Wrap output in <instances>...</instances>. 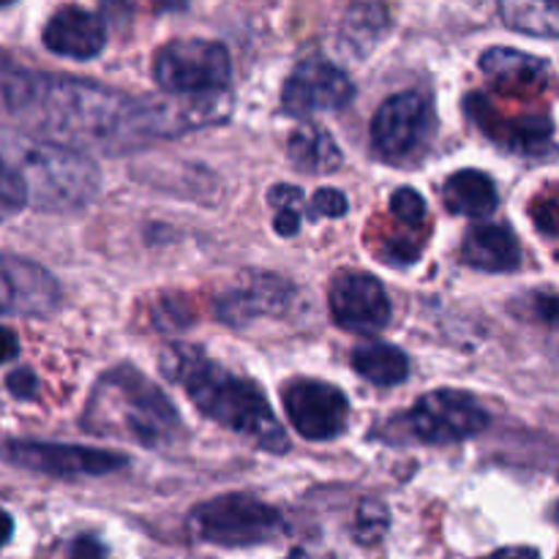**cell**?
Instances as JSON below:
<instances>
[{
	"mask_svg": "<svg viewBox=\"0 0 559 559\" xmlns=\"http://www.w3.org/2000/svg\"><path fill=\"white\" fill-rule=\"evenodd\" d=\"M271 205L276 207V218L273 227L284 238H293L300 229V205H304V194L295 186H273L271 189Z\"/></svg>",
	"mask_w": 559,
	"mask_h": 559,
	"instance_id": "603a6c76",
	"label": "cell"
},
{
	"mask_svg": "<svg viewBox=\"0 0 559 559\" xmlns=\"http://www.w3.org/2000/svg\"><path fill=\"white\" fill-rule=\"evenodd\" d=\"M60 306V287L49 271L22 257L0 254V314L47 317Z\"/></svg>",
	"mask_w": 559,
	"mask_h": 559,
	"instance_id": "7c38bea8",
	"label": "cell"
},
{
	"mask_svg": "<svg viewBox=\"0 0 559 559\" xmlns=\"http://www.w3.org/2000/svg\"><path fill=\"white\" fill-rule=\"evenodd\" d=\"M480 69L500 87H533V91H538L549 82V66L544 58L508 47H495L484 52Z\"/></svg>",
	"mask_w": 559,
	"mask_h": 559,
	"instance_id": "e0dca14e",
	"label": "cell"
},
{
	"mask_svg": "<svg viewBox=\"0 0 559 559\" xmlns=\"http://www.w3.org/2000/svg\"><path fill=\"white\" fill-rule=\"evenodd\" d=\"M11 530H14V522H11V516L5 511H0V549H3L5 544H9L11 538Z\"/></svg>",
	"mask_w": 559,
	"mask_h": 559,
	"instance_id": "1f68e13d",
	"label": "cell"
},
{
	"mask_svg": "<svg viewBox=\"0 0 559 559\" xmlns=\"http://www.w3.org/2000/svg\"><path fill=\"white\" fill-rule=\"evenodd\" d=\"M153 76L175 96H200L224 91L233 76V63L224 44L207 38H178L156 55Z\"/></svg>",
	"mask_w": 559,
	"mask_h": 559,
	"instance_id": "8992f818",
	"label": "cell"
},
{
	"mask_svg": "<svg viewBox=\"0 0 559 559\" xmlns=\"http://www.w3.org/2000/svg\"><path fill=\"white\" fill-rule=\"evenodd\" d=\"M331 314L344 331L377 333L391 322V300L369 273H342L331 287Z\"/></svg>",
	"mask_w": 559,
	"mask_h": 559,
	"instance_id": "4fadbf2b",
	"label": "cell"
},
{
	"mask_svg": "<svg viewBox=\"0 0 559 559\" xmlns=\"http://www.w3.org/2000/svg\"><path fill=\"white\" fill-rule=\"evenodd\" d=\"M227 96L200 93L189 102L131 98L112 87L69 76L31 74L11 66L0 76V112L36 126L69 147L131 151L136 145L211 126L227 115Z\"/></svg>",
	"mask_w": 559,
	"mask_h": 559,
	"instance_id": "6da1fadb",
	"label": "cell"
},
{
	"mask_svg": "<svg viewBox=\"0 0 559 559\" xmlns=\"http://www.w3.org/2000/svg\"><path fill=\"white\" fill-rule=\"evenodd\" d=\"M16 353H20L16 336L9 331V328H0V364H9V360H14Z\"/></svg>",
	"mask_w": 559,
	"mask_h": 559,
	"instance_id": "83f0119b",
	"label": "cell"
},
{
	"mask_svg": "<svg viewBox=\"0 0 559 559\" xmlns=\"http://www.w3.org/2000/svg\"><path fill=\"white\" fill-rule=\"evenodd\" d=\"M442 200L451 213L473 218L491 216L500 205L495 180L480 169H459L456 175H451L445 191H442Z\"/></svg>",
	"mask_w": 559,
	"mask_h": 559,
	"instance_id": "ac0fdd59",
	"label": "cell"
},
{
	"mask_svg": "<svg viewBox=\"0 0 559 559\" xmlns=\"http://www.w3.org/2000/svg\"><path fill=\"white\" fill-rule=\"evenodd\" d=\"M391 211L393 216L402 218L404 224L418 227V224L426 218V202L415 189H399L396 194L391 197Z\"/></svg>",
	"mask_w": 559,
	"mask_h": 559,
	"instance_id": "d4e9b609",
	"label": "cell"
},
{
	"mask_svg": "<svg viewBox=\"0 0 559 559\" xmlns=\"http://www.w3.org/2000/svg\"><path fill=\"white\" fill-rule=\"evenodd\" d=\"M9 66H11V60L5 58V55H0V74H3V71L9 69Z\"/></svg>",
	"mask_w": 559,
	"mask_h": 559,
	"instance_id": "d6a6232c",
	"label": "cell"
},
{
	"mask_svg": "<svg viewBox=\"0 0 559 559\" xmlns=\"http://www.w3.org/2000/svg\"><path fill=\"white\" fill-rule=\"evenodd\" d=\"M0 156L25 183L27 202L44 211L85 207L98 191L96 164L76 147L16 136L5 151H0Z\"/></svg>",
	"mask_w": 559,
	"mask_h": 559,
	"instance_id": "277c9868",
	"label": "cell"
},
{
	"mask_svg": "<svg viewBox=\"0 0 559 559\" xmlns=\"http://www.w3.org/2000/svg\"><path fill=\"white\" fill-rule=\"evenodd\" d=\"M540 213H544V216H535V222H538V227H544V233L551 238V235L557 233V202L549 200Z\"/></svg>",
	"mask_w": 559,
	"mask_h": 559,
	"instance_id": "f546056e",
	"label": "cell"
},
{
	"mask_svg": "<svg viewBox=\"0 0 559 559\" xmlns=\"http://www.w3.org/2000/svg\"><path fill=\"white\" fill-rule=\"evenodd\" d=\"M353 82L338 66L328 63V60H304L289 74L282 91V104L284 112L306 118V115L342 109L353 98Z\"/></svg>",
	"mask_w": 559,
	"mask_h": 559,
	"instance_id": "8fae6325",
	"label": "cell"
},
{
	"mask_svg": "<svg viewBox=\"0 0 559 559\" xmlns=\"http://www.w3.org/2000/svg\"><path fill=\"white\" fill-rule=\"evenodd\" d=\"M293 300V287L271 273H249L238 287L224 293L216 304L218 320L227 325H246L257 317L282 314Z\"/></svg>",
	"mask_w": 559,
	"mask_h": 559,
	"instance_id": "5bb4252c",
	"label": "cell"
},
{
	"mask_svg": "<svg viewBox=\"0 0 559 559\" xmlns=\"http://www.w3.org/2000/svg\"><path fill=\"white\" fill-rule=\"evenodd\" d=\"M388 27V14L377 0H360L349 9L344 22V41L349 44L355 55H366Z\"/></svg>",
	"mask_w": 559,
	"mask_h": 559,
	"instance_id": "7402d4cb",
	"label": "cell"
},
{
	"mask_svg": "<svg viewBox=\"0 0 559 559\" xmlns=\"http://www.w3.org/2000/svg\"><path fill=\"white\" fill-rule=\"evenodd\" d=\"M353 366L364 380L374 382V385H399V382L407 380L409 364L407 355L402 353L393 344L371 342L360 344L353 353Z\"/></svg>",
	"mask_w": 559,
	"mask_h": 559,
	"instance_id": "ffe728a7",
	"label": "cell"
},
{
	"mask_svg": "<svg viewBox=\"0 0 559 559\" xmlns=\"http://www.w3.org/2000/svg\"><path fill=\"white\" fill-rule=\"evenodd\" d=\"M502 20L519 33L540 38H557L559 0H500Z\"/></svg>",
	"mask_w": 559,
	"mask_h": 559,
	"instance_id": "44dd1931",
	"label": "cell"
},
{
	"mask_svg": "<svg viewBox=\"0 0 559 559\" xmlns=\"http://www.w3.org/2000/svg\"><path fill=\"white\" fill-rule=\"evenodd\" d=\"M349 207L347 197L342 194L338 189H320L311 200V216H328V218H338L344 216Z\"/></svg>",
	"mask_w": 559,
	"mask_h": 559,
	"instance_id": "484cf974",
	"label": "cell"
},
{
	"mask_svg": "<svg viewBox=\"0 0 559 559\" xmlns=\"http://www.w3.org/2000/svg\"><path fill=\"white\" fill-rule=\"evenodd\" d=\"M191 533L224 549L260 546L284 533L282 513L249 495H224L202 502L189 516Z\"/></svg>",
	"mask_w": 559,
	"mask_h": 559,
	"instance_id": "5b68a950",
	"label": "cell"
},
{
	"mask_svg": "<svg viewBox=\"0 0 559 559\" xmlns=\"http://www.w3.org/2000/svg\"><path fill=\"white\" fill-rule=\"evenodd\" d=\"M289 162L309 175H328L342 164V151L320 126H298L289 136Z\"/></svg>",
	"mask_w": 559,
	"mask_h": 559,
	"instance_id": "d6986e66",
	"label": "cell"
},
{
	"mask_svg": "<svg viewBox=\"0 0 559 559\" xmlns=\"http://www.w3.org/2000/svg\"><path fill=\"white\" fill-rule=\"evenodd\" d=\"M36 377L31 374V371H14V374L9 377V388H11V393H14V396H20V399H31V396H36Z\"/></svg>",
	"mask_w": 559,
	"mask_h": 559,
	"instance_id": "4316f807",
	"label": "cell"
},
{
	"mask_svg": "<svg viewBox=\"0 0 559 559\" xmlns=\"http://www.w3.org/2000/svg\"><path fill=\"white\" fill-rule=\"evenodd\" d=\"M435 109L420 93L404 91L388 98L371 120V142L377 153L393 164L424 156L435 136Z\"/></svg>",
	"mask_w": 559,
	"mask_h": 559,
	"instance_id": "52a82bcc",
	"label": "cell"
},
{
	"mask_svg": "<svg viewBox=\"0 0 559 559\" xmlns=\"http://www.w3.org/2000/svg\"><path fill=\"white\" fill-rule=\"evenodd\" d=\"M484 559H540V555L535 549H530V546H508V549L495 551V555Z\"/></svg>",
	"mask_w": 559,
	"mask_h": 559,
	"instance_id": "f1b7e54d",
	"label": "cell"
},
{
	"mask_svg": "<svg viewBox=\"0 0 559 559\" xmlns=\"http://www.w3.org/2000/svg\"><path fill=\"white\" fill-rule=\"evenodd\" d=\"M82 426L91 435L118 437L145 448H164L183 431L173 402L131 366H115L87 399Z\"/></svg>",
	"mask_w": 559,
	"mask_h": 559,
	"instance_id": "3957f363",
	"label": "cell"
},
{
	"mask_svg": "<svg viewBox=\"0 0 559 559\" xmlns=\"http://www.w3.org/2000/svg\"><path fill=\"white\" fill-rule=\"evenodd\" d=\"M11 3V0H0V5H9Z\"/></svg>",
	"mask_w": 559,
	"mask_h": 559,
	"instance_id": "836d02e7",
	"label": "cell"
},
{
	"mask_svg": "<svg viewBox=\"0 0 559 559\" xmlns=\"http://www.w3.org/2000/svg\"><path fill=\"white\" fill-rule=\"evenodd\" d=\"M462 257L467 265L478 267V271L506 273L519 267L522 246L506 224H484V227L469 229L462 246Z\"/></svg>",
	"mask_w": 559,
	"mask_h": 559,
	"instance_id": "2e32d148",
	"label": "cell"
},
{
	"mask_svg": "<svg viewBox=\"0 0 559 559\" xmlns=\"http://www.w3.org/2000/svg\"><path fill=\"white\" fill-rule=\"evenodd\" d=\"M69 559H102V551L93 544H87V540H80V544H76V551Z\"/></svg>",
	"mask_w": 559,
	"mask_h": 559,
	"instance_id": "4dcf8cb0",
	"label": "cell"
},
{
	"mask_svg": "<svg viewBox=\"0 0 559 559\" xmlns=\"http://www.w3.org/2000/svg\"><path fill=\"white\" fill-rule=\"evenodd\" d=\"M27 205V191L16 169L0 156V222L16 216Z\"/></svg>",
	"mask_w": 559,
	"mask_h": 559,
	"instance_id": "cb8c5ba5",
	"label": "cell"
},
{
	"mask_svg": "<svg viewBox=\"0 0 559 559\" xmlns=\"http://www.w3.org/2000/svg\"><path fill=\"white\" fill-rule=\"evenodd\" d=\"M162 371L178 382L200 413L218 426L249 437L265 451H287V435L278 426L271 404L249 380L229 374L227 369L207 360L200 349L191 347L167 349L162 355Z\"/></svg>",
	"mask_w": 559,
	"mask_h": 559,
	"instance_id": "7a4b0ae2",
	"label": "cell"
},
{
	"mask_svg": "<svg viewBox=\"0 0 559 559\" xmlns=\"http://www.w3.org/2000/svg\"><path fill=\"white\" fill-rule=\"evenodd\" d=\"M289 424L306 440H333L347 429L349 402L336 385L320 380H293L282 393Z\"/></svg>",
	"mask_w": 559,
	"mask_h": 559,
	"instance_id": "30bf717a",
	"label": "cell"
},
{
	"mask_svg": "<svg viewBox=\"0 0 559 559\" xmlns=\"http://www.w3.org/2000/svg\"><path fill=\"white\" fill-rule=\"evenodd\" d=\"M409 437L429 445H448L478 437L489 426V413L475 396L453 388L426 393L404 418Z\"/></svg>",
	"mask_w": 559,
	"mask_h": 559,
	"instance_id": "ba28073f",
	"label": "cell"
},
{
	"mask_svg": "<svg viewBox=\"0 0 559 559\" xmlns=\"http://www.w3.org/2000/svg\"><path fill=\"white\" fill-rule=\"evenodd\" d=\"M104 22L80 5H63L44 25V44L49 52L74 60H91L104 49Z\"/></svg>",
	"mask_w": 559,
	"mask_h": 559,
	"instance_id": "9a60e30c",
	"label": "cell"
},
{
	"mask_svg": "<svg viewBox=\"0 0 559 559\" xmlns=\"http://www.w3.org/2000/svg\"><path fill=\"white\" fill-rule=\"evenodd\" d=\"M5 459L22 469L52 478H82V475H109L126 467V459L118 453L96 451L82 445H60V442L16 440L5 445Z\"/></svg>",
	"mask_w": 559,
	"mask_h": 559,
	"instance_id": "9c48e42d",
	"label": "cell"
}]
</instances>
